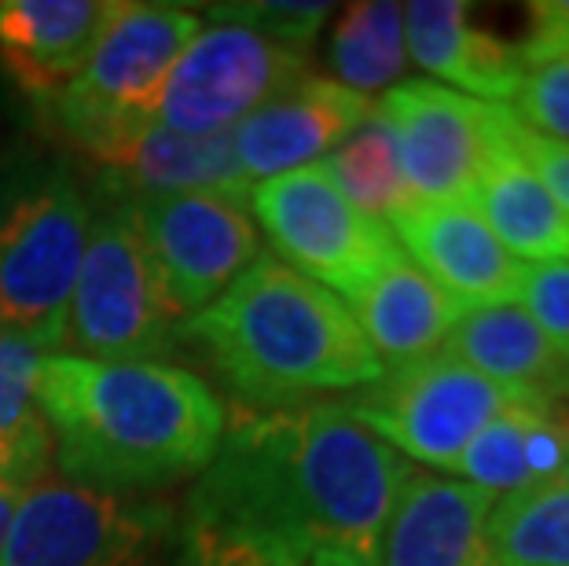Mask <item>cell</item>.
Segmentation results:
<instances>
[{
    "mask_svg": "<svg viewBox=\"0 0 569 566\" xmlns=\"http://www.w3.org/2000/svg\"><path fill=\"white\" fill-rule=\"evenodd\" d=\"M511 143H515V151L522 155V162L537 173L540 185L551 191V199L569 214V143L540 137V132L522 126L518 115H511Z\"/></svg>",
    "mask_w": 569,
    "mask_h": 566,
    "instance_id": "f546056e",
    "label": "cell"
},
{
    "mask_svg": "<svg viewBox=\"0 0 569 566\" xmlns=\"http://www.w3.org/2000/svg\"><path fill=\"white\" fill-rule=\"evenodd\" d=\"M196 38L199 16L188 8L114 4L84 67L52 100L59 132L107 166L154 129V100Z\"/></svg>",
    "mask_w": 569,
    "mask_h": 566,
    "instance_id": "277c9868",
    "label": "cell"
},
{
    "mask_svg": "<svg viewBox=\"0 0 569 566\" xmlns=\"http://www.w3.org/2000/svg\"><path fill=\"white\" fill-rule=\"evenodd\" d=\"M323 166L338 185V191H342L360 214H368V218L382 225L393 221L397 214H405L411 202H416L401 173L393 132L386 126V118L379 115V107L368 115V122L360 126L353 137L338 143Z\"/></svg>",
    "mask_w": 569,
    "mask_h": 566,
    "instance_id": "cb8c5ba5",
    "label": "cell"
},
{
    "mask_svg": "<svg viewBox=\"0 0 569 566\" xmlns=\"http://www.w3.org/2000/svg\"><path fill=\"white\" fill-rule=\"evenodd\" d=\"M16 504H19V493H16V489H4V493H0V556H4V540H8L11 515H16Z\"/></svg>",
    "mask_w": 569,
    "mask_h": 566,
    "instance_id": "4dcf8cb0",
    "label": "cell"
},
{
    "mask_svg": "<svg viewBox=\"0 0 569 566\" xmlns=\"http://www.w3.org/2000/svg\"><path fill=\"white\" fill-rule=\"evenodd\" d=\"M349 312L360 324L375 357L386 360L382 368H401L438 354L456 324L463 320L467 306L401 258L375 276L365 291L349 298Z\"/></svg>",
    "mask_w": 569,
    "mask_h": 566,
    "instance_id": "ffe728a7",
    "label": "cell"
},
{
    "mask_svg": "<svg viewBox=\"0 0 569 566\" xmlns=\"http://www.w3.org/2000/svg\"><path fill=\"white\" fill-rule=\"evenodd\" d=\"M217 22H236L253 33L306 52L320 27L331 16V4H287V0H261V4H217L210 8Z\"/></svg>",
    "mask_w": 569,
    "mask_h": 566,
    "instance_id": "4316f807",
    "label": "cell"
},
{
    "mask_svg": "<svg viewBox=\"0 0 569 566\" xmlns=\"http://www.w3.org/2000/svg\"><path fill=\"white\" fill-rule=\"evenodd\" d=\"M107 170V188L122 202L148 196H224L232 202H250L253 180L243 173L236 155V132H173L154 126L114 155Z\"/></svg>",
    "mask_w": 569,
    "mask_h": 566,
    "instance_id": "e0dca14e",
    "label": "cell"
},
{
    "mask_svg": "<svg viewBox=\"0 0 569 566\" xmlns=\"http://www.w3.org/2000/svg\"><path fill=\"white\" fill-rule=\"evenodd\" d=\"M445 349L500 387L515 405L555 408L569 397V365L518 306L467 309Z\"/></svg>",
    "mask_w": 569,
    "mask_h": 566,
    "instance_id": "ac0fdd59",
    "label": "cell"
},
{
    "mask_svg": "<svg viewBox=\"0 0 569 566\" xmlns=\"http://www.w3.org/2000/svg\"><path fill=\"white\" fill-rule=\"evenodd\" d=\"M486 545L496 566H569V486H532L492 504Z\"/></svg>",
    "mask_w": 569,
    "mask_h": 566,
    "instance_id": "603a6c76",
    "label": "cell"
},
{
    "mask_svg": "<svg viewBox=\"0 0 569 566\" xmlns=\"http://www.w3.org/2000/svg\"><path fill=\"white\" fill-rule=\"evenodd\" d=\"M166 512L107 489L41 481L19 497L0 566H140Z\"/></svg>",
    "mask_w": 569,
    "mask_h": 566,
    "instance_id": "7c38bea8",
    "label": "cell"
},
{
    "mask_svg": "<svg viewBox=\"0 0 569 566\" xmlns=\"http://www.w3.org/2000/svg\"><path fill=\"white\" fill-rule=\"evenodd\" d=\"M463 0H416L405 8V48L411 59L452 86L481 96V103L515 100L526 63L518 44L470 27Z\"/></svg>",
    "mask_w": 569,
    "mask_h": 566,
    "instance_id": "d6986e66",
    "label": "cell"
},
{
    "mask_svg": "<svg viewBox=\"0 0 569 566\" xmlns=\"http://www.w3.org/2000/svg\"><path fill=\"white\" fill-rule=\"evenodd\" d=\"M159 269L173 317H196L239 272L261 258V239L243 202L224 196H148L126 202Z\"/></svg>",
    "mask_w": 569,
    "mask_h": 566,
    "instance_id": "8fae6325",
    "label": "cell"
},
{
    "mask_svg": "<svg viewBox=\"0 0 569 566\" xmlns=\"http://www.w3.org/2000/svg\"><path fill=\"white\" fill-rule=\"evenodd\" d=\"M84 247L89 207L67 177H48L0 214V335L38 349L67 342Z\"/></svg>",
    "mask_w": 569,
    "mask_h": 566,
    "instance_id": "5b68a950",
    "label": "cell"
},
{
    "mask_svg": "<svg viewBox=\"0 0 569 566\" xmlns=\"http://www.w3.org/2000/svg\"><path fill=\"white\" fill-rule=\"evenodd\" d=\"M411 460L346 405H239L191 493L184 548H264L309 563L335 548L375 566Z\"/></svg>",
    "mask_w": 569,
    "mask_h": 566,
    "instance_id": "6da1fadb",
    "label": "cell"
},
{
    "mask_svg": "<svg viewBox=\"0 0 569 566\" xmlns=\"http://www.w3.org/2000/svg\"><path fill=\"white\" fill-rule=\"evenodd\" d=\"M540 408L529 405H507L500 416L481 427V435L467 445L459 456V475L470 478V486L486 493H522L529 489V467H526V430Z\"/></svg>",
    "mask_w": 569,
    "mask_h": 566,
    "instance_id": "484cf974",
    "label": "cell"
},
{
    "mask_svg": "<svg viewBox=\"0 0 569 566\" xmlns=\"http://www.w3.org/2000/svg\"><path fill=\"white\" fill-rule=\"evenodd\" d=\"M250 207L290 269L346 298L360 295L382 269L405 258L390 228L360 214L323 162L253 185Z\"/></svg>",
    "mask_w": 569,
    "mask_h": 566,
    "instance_id": "8992f818",
    "label": "cell"
},
{
    "mask_svg": "<svg viewBox=\"0 0 569 566\" xmlns=\"http://www.w3.org/2000/svg\"><path fill=\"white\" fill-rule=\"evenodd\" d=\"M173 335L199 339L247 408H287L382 379L349 306L287 261L261 255Z\"/></svg>",
    "mask_w": 569,
    "mask_h": 566,
    "instance_id": "3957f363",
    "label": "cell"
},
{
    "mask_svg": "<svg viewBox=\"0 0 569 566\" xmlns=\"http://www.w3.org/2000/svg\"><path fill=\"white\" fill-rule=\"evenodd\" d=\"M515 115L540 137L569 143V56L526 70L515 96Z\"/></svg>",
    "mask_w": 569,
    "mask_h": 566,
    "instance_id": "83f0119b",
    "label": "cell"
},
{
    "mask_svg": "<svg viewBox=\"0 0 569 566\" xmlns=\"http://www.w3.org/2000/svg\"><path fill=\"white\" fill-rule=\"evenodd\" d=\"M496 497L470 481L411 471L379 540V566H496L486 523Z\"/></svg>",
    "mask_w": 569,
    "mask_h": 566,
    "instance_id": "9a60e30c",
    "label": "cell"
},
{
    "mask_svg": "<svg viewBox=\"0 0 569 566\" xmlns=\"http://www.w3.org/2000/svg\"><path fill=\"white\" fill-rule=\"evenodd\" d=\"M306 78V52L217 22L184 48L154 100V126L173 132L236 129L247 115Z\"/></svg>",
    "mask_w": 569,
    "mask_h": 566,
    "instance_id": "9c48e42d",
    "label": "cell"
},
{
    "mask_svg": "<svg viewBox=\"0 0 569 566\" xmlns=\"http://www.w3.org/2000/svg\"><path fill=\"white\" fill-rule=\"evenodd\" d=\"M507 405L515 401L500 387L438 349L411 365L386 368L379 383L346 401V413L401 456L456 471L467 445Z\"/></svg>",
    "mask_w": 569,
    "mask_h": 566,
    "instance_id": "52a82bcc",
    "label": "cell"
},
{
    "mask_svg": "<svg viewBox=\"0 0 569 566\" xmlns=\"http://www.w3.org/2000/svg\"><path fill=\"white\" fill-rule=\"evenodd\" d=\"M4 489H8V486H4V478H0V493H4Z\"/></svg>",
    "mask_w": 569,
    "mask_h": 566,
    "instance_id": "d6a6232c",
    "label": "cell"
},
{
    "mask_svg": "<svg viewBox=\"0 0 569 566\" xmlns=\"http://www.w3.org/2000/svg\"><path fill=\"white\" fill-rule=\"evenodd\" d=\"M173 320L148 244L126 202H118L89 228V247L70 298L67 342L96 360H148L169 346Z\"/></svg>",
    "mask_w": 569,
    "mask_h": 566,
    "instance_id": "ba28073f",
    "label": "cell"
},
{
    "mask_svg": "<svg viewBox=\"0 0 569 566\" xmlns=\"http://www.w3.org/2000/svg\"><path fill=\"white\" fill-rule=\"evenodd\" d=\"M511 115L515 111L507 107L500 148H496L489 170L481 173L470 202L511 258H532L537 265L569 261V214L515 151Z\"/></svg>",
    "mask_w": 569,
    "mask_h": 566,
    "instance_id": "44dd1931",
    "label": "cell"
},
{
    "mask_svg": "<svg viewBox=\"0 0 569 566\" xmlns=\"http://www.w3.org/2000/svg\"><path fill=\"white\" fill-rule=\"evenodd\" d=\"M390 225L393 239L416 258V269L467 309L511 306L522 298L529 265L507 255L467 202H411Z\"/></svg>",
    "mask_w": 569,
    "mask_h": 566,
    "instance_id": "4fadbf2b",
    "label": "cell"
},
{
    "mask_svg": "<svg viewBox=\"0 0 569 566\" xmlns=\"http://www.w3.org/2000/svg\"><path fill=\"white\" fill-rule=\"evenodd\" d=\"M33 397L59 467L107 493L202 471L224 435L210 387L159 360L41 357Z\"/></svg>",
    "mask_w": 569,
    "mask_h": 566,
    "instance_id": "7a4b0ae2",
    "label": "cell"
},
{
    "mask_svg": "<svg viewBox=\"0 0 569 566\" xmlns=\"http://www.w3.org/2000/svg\"><path fill=\"white\" fill-rule=\"evenodd\" d=\"M371 111L368 96L346 89L342 81L306 75L232 129L239 166L253 185L301 170L353 137Z\"/></svg>",
    "mask_w": 569,
    "mask_h": 566,
    "instance_id": "5bb4252c",
    "label": "cell"
},
{
    "mask_svg": "<svg viewBox=\"0 0 569 566\" xmlns=\"http://www.w3.org/2000/svg\"><path fill=\"white\" fill-rule=\"evenodd\" d=\"M522 302L532 324L569 365V261H543L526 269Z\"/></svg>",
    "mask_w": 569,
    "mask_h": 566,
    "instance_id": "f1b7e54d",
    "label": "cell"
},
{
    "mask_svg": "<svg viewBox=\"0 0 569 566\" xmlns=\"http://www.w3.org/2000/svg\"><path fill=\"white\" fill-rule=\"evenodd\" d=\"M41 354L19 335H0V478L8 489L30 486L52 456V430L33 397Z\"/></svg>",
    "mask_w": 569,
    "mask_h": 566,
    "instance_id": "7402d4cb",
    "label": "cell"
},
{
    "mask_svg": "<svg viewBox=\"0 0 569 566\" xmlns=\"http://www.w3.org/2000/svg\"><path fill=\"white\" fill-rule=\"evenodd\" d=\"M114 4L8 0L0 4V67L33 100L52 103L84 67Z\"/></svg>",
    "mask_w": 569,
    "mask_h": 566,
    "instance_id": "2e32d148",
    "label": "cell"
},
{
    "mask_svg": "<svg viewBox=\"0 0 569 566\" xmlns=\"http://www.w3.org/2000/svg\"><path fill=\"white\" fill-rule=\"evenodd\" d=\"M405 8L390 0L349 4L331 33V67L346 89L368 96L405 75Z\"/></svg>",
    "mask_w": 569,
    "mask_h": 566,
    "instance_id": "d4e9b609",
    "label": "cell"
},
{
    "mask_svg": "<svg viewBox=\"0 0 569 566\" xmlns=\"http://www.w3.org/2000/svg\"><path fill=\"white\" fill-rule=\"evenodd\" d=\"M401 173L416 202H467L503 137L507 103H481L438 81H405L382 96Z\"/></svg>",
    "mask_w": 569,
    "mask_h": 566,
    "instance_id": "30bf717a",
    "label": "cell"
},
{
    "mask_svg": "<svg viewBox=\"0 0 569 566\" xmlns=\"http://www.w3.org/2000/svg\"><path fill=\"white\" fill-rule=\"evenodd\" d=\"M309 566H371V563L357 559V556H349V552H335V548H323V552H317V556L309 559Z\"/></svg>",
    "mask_w": 569,
    "mask_h": 566,
    "instance_id": "1f68e13d",
    "label": "cell"
}]
</instances>
